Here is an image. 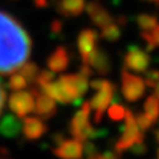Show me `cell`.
<instances>
[{
	"mask_svg": "<svg viewBox=\"0 0 159 159\" xmlns=\"http://www.w3.org/2000/svg\"><path fill=\"white\" fill-rule=\"evenodd\" d=\"M62 28V23L60 20H54L52 23V32H60Z\"/></svg>",
	"mask_w": 159,
	"mask_h": 159,
	"instance_id": "cell-34",
	"label": "cell"
},
{
	"mask_svg": "<svg viewBox=\"0 0 159 159\" xmlns=\"http://www.w3.org/2000/svg\"><path fill=\"white\" fill-rule=\"evenodd\" d=\"M154 138H155V141L159 143V127H157L155 130H154Z\"/></svg>",
	"mask_w": 159,
	"mask_h": 159,
	"instance_id": "cell-36",
	"label": "cell"
},
{
	"mask_svg": "<svg viewBox=\"0 0 159 159\" xmlns=\"http://www.w3.org/2000/svg\"><path fill=\"white\" fill-rule=\"evenodd\" d=\"M21 133V121L15 114H6L0 119V135L4 138H16Z\"/></svg>",
	"mask_w": 159,
	"mask_h": 159,
	"instance_id": "cell-15",
	"label": "cell"
},
{
	"mask_svg": "<svg viewBox=\"0 0 159 159\" xmlns=\"http://www.w3.org/2000/svg\"><path fill=\"white\" fill-rule=\"evenodd\" d=\"M88 65L92 68V70H96L101 76L110 74L113 70V62L109 53L102 48H96L92 52L90 57L88 60Z\"/></svg>",
	"mask_w": 159,
	"mask_h": 159,
	"instance_id": "cell-11",
	"label": "cell"
},
{
	"mask_svg": "<svg viewBox=\"0 0 159 159\" xmlns=\"http://www.w3.org/2000/svg\"><path fill=\"white\" fill-rule=\"evenodd\" d=\"M89 85L97 92L93 96V98L89 101V105H90V109L94 110V122L99 123L102 121L103 114H105L107 106L110 105L111 99L114 97L116 86L113 85V82L103 78L93 80L92 82H89Z\"/></svg>",
	"mask_w": 159,
	"mask_h": 159,
	"instance_id": "cell-2",
	"label": "cell"
},
{
	"mask_svg": "<svg viewBox=\"0 0 159 159\" xmlns=\"http://www.w3.org/2000/svg\"><path fill=\"white\" fill-rule=\"evenodd\" d=\"M28 86V82L27 80L24 78L20 73H15L11 76L8 81V88L11 89L13 92H17V90H23V89H25Z\"/></svg>",
	"mask_w": 159,
	"mask_h": 159,
	"instance_id": "cell-24",
	"label": "cell"
},
{
	"mask_svg": "<svg viewBox=\"0 0 159 159\" xmlns=\"http://www.w3.org/2000/svg\"><path fill=\"white\" fill-rule=\"evenodd\" d=\"M123 65H125V69H130L137 73H145L150 65V56L142 49L131 47L129 48V51L123 57Z\"/></svg>",
	"mask_w": 159,
	"mask_h": 159,
	"instance_id": "cell-8",
	"label": "cell"
},
{
	"mask_svg": "<svg viewBox=\"0 0 159 159\" xmlns=\"http://www.w3.org/2000/svg\"><path fill=\"white\" fill-rule=\"evenodd\" d=\"M154 96L159 99V82L157 84V86H155V93H154Z\"/></svg>",
	"mask_w": 159,
	"mask_h": 159,
	"instance_id": "cell-37",
	"label": "cell"
},
{
	"mask_svg": "<svg viewBox=\"0 0 159 159\" xmlns=\"http://www.w3.org/2000/svg\"><path fill=\"white\" fill-rule=\"evenodd\" d=\"M84 151H85V157H92L94 154H97V147L92 142H86L84 146Z\"/></svg>",
	"mask_w": 159,
	"mask_h": 159,
	"instance_id": "cell-32",
	"label": "cell"
},
{
	"mask_svg": "<svg viewBox=\"0 0 159 159\" xmlns=\"http://www.w3.org/2000/svg\"><path fill=\"white\" fill-rule=\"evenodd\" d=\"M21 130H23V135L27 141H37L48 131V126L41 118L24 117Z\"/></svg>",
	"mask_w": 159,
	"mask_h": 159,
	"instance_id": "cell-13",
	"label": "cell"
},
{
	"mask_svg": "<svg viewBox=\"0 0 159 159\" xmlns=\"http://www.w3.org/2000/svg\"><path fill=\"white\" fill-rule=\"evenodd\" d=\"M32 40L20 21L0 11V74L8 76L28 61Z\"/></svg>",
	"mask_w": 159,
	"mask_h": 159,
	"instance_id": "cell-1",
	"label": "cell"
},
{
	"mask_svg": "<svg viewBox=\"0 0 159 159\" xmlns=\"http://www.w3.org/2000/svg\"><path fill=\"white\" fill-rule=\"evenodd\" d=\"M109 118L111 121H122L125 118V114H126V109L123 107L121 103H113V105H109Z\"/></svg>",
	"mask_w": 159,
	"mask_h": 159,
	"instance_id": "cell-26",
	"label": "cell"
},
{
	"mask_svg": "<svg viewBox=\"0 0 159 159\" xmlns=\"http://www.w3.org/2000/svg\"><path fill=\"white\" fill-rule=\"evenodd\" d=\"M121 34H122L121 27H119V24L117 21H113L109 25L101 28V37L103 40H106V41L116 43L117 40L121 39Z\"/></svg>",
	"mask_w": 159,
	"mask_h": 159,
	"instance_id": "cell-18",
	"label": "cell"
},
{
	"mask_svg": "<svg viewBox=\"0 0 159 159\" xmlns=\"http://www.w3.org/2000/svg\"><path fill=\"white\" fill-rule=\"evenodd\" d=\"M97 39H98L97 32L90 28L82 29L77 37L78 53L81 56L82 64H85V65H88V60L90 57L92 52L97 48Z\"/></svg>",
	"mask_w": 159,
	"mask_h": 159,
	"instance_id": "cell-9",
	"label": "cell"
},
{
	"mask_svg": "<svg viewBox=\"0 0 159 159\" xmlns=\"http://www.w3.org/2000/svg\"><path fill=\"white\" fill-rule=\"evenodd\" d=\"M58 81L64 85V88H65L66 92L73 97V99L77 98L76 88H74V74H70V73L69 74H62V76L58 78Z\"/></svg>",
	"mask_w": 159,
	"mask_h": 159,
	"instance_id": "cell-25",
	"label": "cell"
},
{
	"mask_svg": "<svg viewBox=\"0 0 159 159\" xmlns=\"http://www.w3.org/2000/svg\"><path fill=\"white\" fill-rule=\"evenodd\" d=\"M82 152L84 145L77 139H64L53 150V154L60 159H81Z\"/></svg>",
	"mask_w": 159,
	"mask_h": 159,
	"instance_id": "cell-12",
	"label": "cell"
},
{
	"mask_svg": "<svg viewBox=\"0 0 159 159\" xmlns=\"http://www.w3.org/2000/svg\"><path fill=\"white\" fill-rule=\"evenodd\" d=\"M90 111L92 109L89 102L82 103L81 109L74 114L69 123V133L80 142H85L88 139H94L98 137V133L94 130L90 123Z\"/></svg>",
	"mask_w": 159,
	"mask_h": 159,
	"instance_id": "cell-3",
	"label": "cell"
},
{
	"mask_svg": "<svg viewBox=\"0 0 159 159\" xmlns=\"http://www.w3.org/2000/svg\"><path fill=\"white\" fill-rule=\"evenodd\" d=\"M74 88H76L77 97L85 96L89 88V76L82 72H78L74 74Z\"/></svg>",
	"mask_w": 159,
	"mask_h": 159,
	"instance_id": "cell-22",
	"label": "cell"
},
{
	"mask_svg": "<svg viewBox=\"0 0 159 159\" xmlns=\"http://www.w3.org/2000/svg\"><path fill=\"white\" fill-rule=\"evenodd\" d=\"M86 0H61L57 11L64 17H77L85 11Z\"/></svg>",
	"mask_w": 159,
	"mask_h": 159,
	"instance_id": "cell-17",
	"label": "cell"
},
{
	"mask_svg": "<svg viewBox=\"0 0 159 159\" xmlns=\"http://www.w3.org/2000/svg\"><path fill=\"white\" fill-rule=\"evenodd\" d=\"M133 154H135V155H143V154L147 152V147L143 142L141 143H135V145H133L130 148H129Z\"/></svg>",
	"mask_w": 159,
	"mask_h": 159,
	"instance_id": "cell-31",
	"label": "cell"
},
{
	"mask_svg": "<svg viewBox=\"0 0 159 159\" xmlns=\"http://www.w3.org/2000/svg\"><path fill=\"white\" fill-rule=\"evenodd\" d=\"M158 23H159V20L157 16H154V15L141 13V15H138V17H137V24L142 32L151 31Z\"/></svg>",
	"mask_w": 159,
	"mask_h": 159,
	"instance_id": "cell-21",
	"label": "cell"
},
{
	"mask_svg": "<svg viewBox=\"0 0 159 159\" xmlns=\"http://www.w3.org/2000/svg\"><path fill=\"white\" fill-rule=\"evenodd\" d=\"M31 93L34 97V107L33 111L37 114V117H40L44 121V119H51L57 111V106L54 99L51 98L47 93H44L41 89L39 88H32Z\"/></svg>",
	"mask_w": 159,
	"mask_h": 159,
	"instance_id": "cell-7",
	"label": "cell"
},
{
	"mask_svg": "<svg viewBox=\"0 0 159 159\" xmlns=\"http://www.w3.org/2000/svg\"><path fill=\"white\" fill-rule=\"evenodd\" d=\"M145 84L150 88H155L157 84L159 82V70L158 69H152V70H148L146 72V76H145Z\"/></svg>",
	"mask_w": 159,
	"mask_h": 159,
	"instance_id": "cell-29",
	"label": "cell"
},
{
	"mask_svg": "<svg viewBox=\"0 0 159 159\" xmlns=\"http://www.w3.org/2000/svg\"><path fill=\"white\" fill-rule=\"evenodd\" d=\"M0 159H4V158H3V157H0Z\"/></svg>",
	"mask_w": 159,
	"mask_h": 159,
	"instance_id": "cell-40",
	"label": "cell"
},
{
	"mask_svg": "<svg viewBox=\"0 0 159 159\" xmlns=\"http://www.w3.org/2000/svg\"><path fill=\"white\" fill-rule=\"evenodd\" d=\"M34 6L37 8H45L48 7V0H33Z\"/></svg>",
	"mask_w": 159,
	"mask_h": 159,
	"instance_id": "cell-35",
	"label": "cell"
},
{
	"mask_svg": "<svg viewBox=\"0 0 159 159\" xmlns=\"http://www.w3.org/2000/svg\"><path fill=\"white\" fill-rule=\"evenodd\" d=\"M4 102H6V90L0 82V114L3 111V106H4Z\"/></svg>",
	"mask_w": 159,
	"mask_h": 159,
	"instance_id": "cell-33",
	"label": "cell"
},
{
	"mask_svg": "<svg viewBox=\"0 0 159 159\" xmlns=\"http://www.w3.org/2000/svg\"><path fill=\"white\" fill-rule=\"evenodd\" d=\"M134 118H135V122L138 127L141 129V130L145 133L146 130H150V129L154 125V121L147 116L146 113H138L137 116H134Z\"/></svg>",
	"mask_w": 159,
	"mask_h": 159,
	"instance_id": "cell-27",
	"label": "cell"
},
{
	"mask_svg": "<svg viewBox=\"0 0 159 159\" xmlns=\"http://www.w3.org/2000/svg\"><path fill=\"white\" fill-rule=\"evenodd\" d=\"M141 37L146 41L148 49L159 48V23L151 29V31L142 32L141 33Z\"/></svg>",
	"mask_w": 159,
	"mask_h": 159,
	"instance_id": "cell-23",
	"label": "cell"
},
{
	"mask_svg": "<svg viewBox=\"0 0 159 159\" xmlns=\"http://www.w3.org/2000/svg\"><path fill=\"white\" fill-rule=\"evenodd\" d=\"M123 119H125V126L122 129L121 137H119V139L116 143V151L119 154L129 150L135 143H141L145 141V133L138 127L131 110L127 109Z\"/></svg>",
	"mask_w": 159,
	"mask_h": 159,
	"instance_id": "cell-4",
	"label": "cell"
},
{
	"mask_svg": "<svg viewBox=\"0 0 159 159\" xmlns=\"http://www.w3.org/2000/svg\"><path fill=\"white\" fill-rule=\"evenodd\" d=\"M143 109H145V113L154 121V123L158 122V119H159V99L154 96V94H151V96H148L146 98L145 103H143Z\"/></svg>",
	"mask_w": 159,
	"mask_h": 159,
	"instance_id": "cell-19",
	"label": "cell"
},
{
	"mask_svg": "<svg viewBox=\"0 0 159 159\" xmlns=\"http://www.w3.org/2000/svg\"><path fill=\"white\" fill-rule=\"evenodd\" d=\"M158 159H159V151H158Z\"/></svg>",
	"mask_w": 159,
	"mask_h": 159,
	"instance_id": "cell-39",
	"label": "cell"
},
{
	"mask_svg": "<svg viewBox=\"0 0 159 159\" xmlns=\"http://www.w3.org/2000/svg\"><path fill=\"white\" fill-rule=\"evenodd\" d=\"M54 80V73L51 72V70H43V72H39L36 80H34V82H36V85L39 89H43L45 85H48L49 82H52Z\"/></svg>",
	"mask_w": 159,
	"mask_h": 159,
	"instance_id": "cell-28",
	"label": "cell"
},
{
	"mask_svg": "<svg viewBox=\"0 0 159 159\" xmlns=\"http://www.w3.org/2000/svg\"><path fill=\"white\" fill-rule=\"evenodd\" d=\"M85 8H86L88 16L92 20V23L98 28H103L109 25L110 23L116 21L113 15L107 11L106 7H103V4L99 0H92V2H89L85 6Z\"/></svg>",
	"mask_w": 159,
	"mask_h": 159,
	"instance_id": "cell-10",
	"label": "cell"
},
{
	"mask_svg": "<svg viewBox=\"0 0 159 159\" xmlns=\"http://www.w3.org/2000/svg\"><path fill=\"white\" fill-rule=\"evenodd\" d=\"M19 69H20L19 73L27 80V82H31V84L34 82V80H36L37 74L40 72L37 64L36 62H32V61H25Z\"/></svg>",
	"mask_w": 159,
	"mask_h": 159,
	"instance_id": "cell-20",
	"label": "cell"
},
{
	"mask_svg": "<svg viewBox=\"0 0 159 159\" xmlns=\"http://www.w3.org/2000/svg\"><path fill=\"white\" fill-rule=\"evenodd\" d=\"M121 89L123 97L129 102H137L145 96L146 84L142 77L130 73L127 69H123L121 73Z\"/></svg>",
	"mask_w": 159,
	"mask_h": 159,
	"instance_id": "cell-5",
	"label": "cell"
},
{
	"mask_svg": "<svg viewBox=\"0 0 159 159\" xmlns=\"http://www.w3.org/2000/svg\"><path fill=\"white\" fill-rule=\"evenodd\" d=\"M8 106L11 111L19 118H24L33 111L34 107V97L31 90H17L13 92L8 98Z\"/></svg>",
	"mask_w": 159,
	"mask_h": 159,
	"instance_id": "cell-6",
	"label": "cell"
},
{
	"mask_svg": "<svg viewBox=\"0 0 159 159\" xmlns=\"http://www.w3.org/2000/svg\"><path fill=\"white\" fill-rule=\"evenodd\" d=\"M94 159H121V154L117 152L116 150L114 151H105L102 154H96Z\"/></svg>",
	"mask_w": 159,
	"mask_h": 159,
	"instance_id": "cell-30",
	"label": "cell"
},
{
	"mask_svg": "<svg viewBox=\"0 0 159 159\" xmlns=\"http://www.w3.org/2000/svg\"><path fill=\"white\" fill-rule=\"evenodd\" d=\"M146 2H148V3H154V4H157V6H159V0H146Z\"/></svg>",
	"mask_w": 159,
	"mask_h": 159,
	"instance_id": "cell-38",
	"label": "cell"
},
{
	"mask_svg": "<svg viewBox=\"0 0 159 159\" xmlns=\"http://www.w3.org/2000/svg\"><path fill=\"white\" fill-rule=\"evenodd\" d=\"M69 62H70V56L66 48L57 47L51 53V56L47 60V66L53 73H61L68 68Z\"/></svg>",
	"mask_w": 159,
	"mask_h": 159,
	"instance_id": "cell-14",
	"label": "cell"
},
{
	"mask_svg": "<svg viewBox=\"0 0 159 159\" xmlns=\"http://www.w3.org/2000/svg\"><path fill=\"white\" fill-rule=\"evenodd\" d=\"M41 90L44 93H47L49 97L53 98L54 101H57L60 103H70V102L74 101L73 97L66 92V89L64 88V85L58 81V80L57 81L53 80L52 82H49L48 85L44 86Z\"/></svg>",
	"mask_w": 159,
	"mask_h": 159,
	"instance_id": "cell-16",
	"label": "cell"
}]
</instances>
